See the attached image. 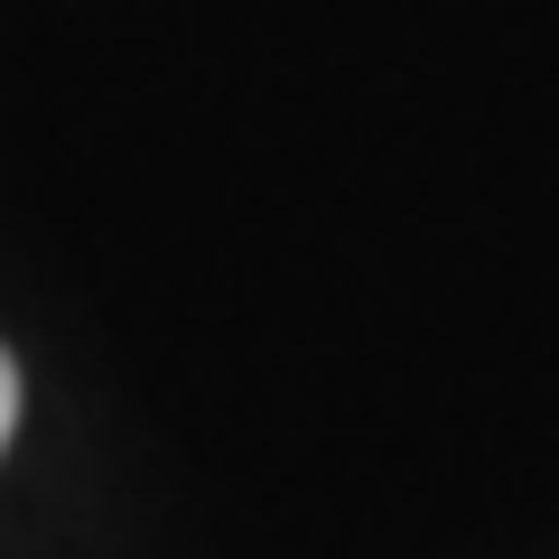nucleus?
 I'll list each match as a JSON object with an SVG mask.
<instances>
[{"label":"nucleus","instance_id":"1","mask_svg":"<svg viewBox=\"0 0 559 559\" xmlns=\"http://www.w3.org/2000/svg\"><path fill=\"white\" fill-rule=\"evenodd\" d=\"M10 429H20V364H10V345H0V448H10Z\"/></svg>","mask_w":559,"mask_h":559}]
</instances>
